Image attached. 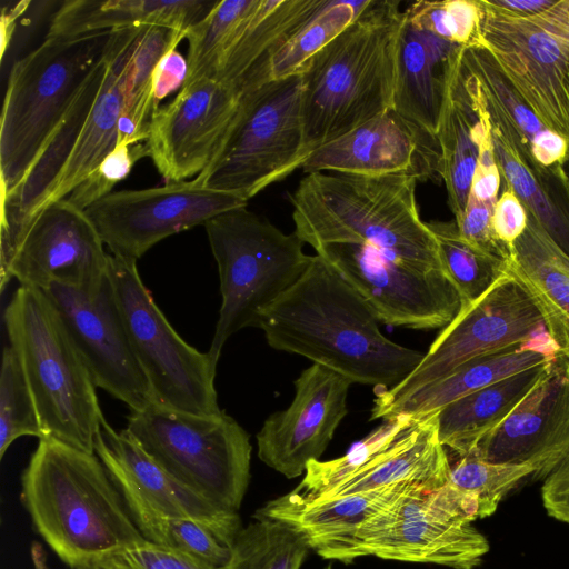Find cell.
Instances as JSON below:
<instances>
[{"label": "cell", "mask_w": 569, "mask_h": 569, "mask_svg": "<svg viewBox=\"0 0 569 569\" xmlns=\"http://www.w3.org/2000/svg\"><path fill=\"white\" fill-rule=\"evenodd\" d=\"M417 490L426 491L413 483H399L317 501H299L284 495L268 501L253 518L290 523L306 535L319 556L346 562L356 531L402 495Z\"/></svg>", "instance_id": "obj_24"}, {"label": "cell", "mask_w": 569, "mask_h": 569, "mask_svg": "<svg viewBox=\"0 0 569 569\" xmlns=\"http://www.w3.org/2000/svg\"><path fill=\"white\" fill-rule=\"evenodd\" d=\"M186 34L159 26L136 29L124 52V100L118 127V144L146 141L148 126L156 111L152 99L154 69L168 51L177 49Z\"/></svg>", "instance_id": "obj_34"}, {"label": "cell", "mask_w": 569, "mask_h": 569, "mask_svg": "<svg viewBox=\"0 0 569 569\" xmlns=\"http://www.w3.org/2000/svg\"><path fill=\"white\" fill-rule=\"evenodd\" d=\"M463 49L457 48L446 64L437 132L441 149V179L455 219L466 209L479 157L481 129L465 84Z\"/></svg>", "instance_id": "obj_28"}, {"label": "cell", "mask_w": 569, "mask_h": 569, "mask_svg": "<svg viewBox=\"0 0 569 569\" xmlns=\"http://www.w3.org/2000/svg\"><path fill=\"white\" fill-rule=\"evenodd\" d=\"M507 263L538 305L560 355L569 358V258L528 213L525 232L508 248Z\"/></svg>", "instance_id": "obj_29"}, {"label": "cell", "mask_w": 569, "mask_h": 569, "mask_svg": "<svg viewBox=\"0 0 569 569\" xmlns=\"http://www.w3.org/2000/svg\"><path fill=\"white\" fill-rule=\"evenodd\" d=\"M108 274L152 402L196 415H217V365L186 342L156 305L136 260L109 254Z\"/></svg>", "instance_id": "obj_10"}, {"label": "cell", "mask_w": 569, "mask_h": 569, "mask_svg": "<svg viewBox=\"0 0 569 569\" xmlns=\"http://www.w3.org/2000/svg\"><path fill=\"white\" fill-rule=\"evenodd\" d=\"M370 1L326 0L321 9L292 31L243 84L258 86L302 74L309 61L347 29Z\"/></svg>", "instance_id": "obj_35"}, {"label": "cell", "mask_w": 569, "mask_h": 569, "mask_svg": "<svg viewBox=\"0 0 569 569\" xmlns=\"http://www.w3.org/2000/svg\"><path fill=\"white\" fill-rule=\"evenodd\" d=\"M33 530L70 569L98 567L146 541L96 453L42 438L20 477Z\"/></svg>", "instance_id": "obj_2"}, {"label": "cell", "mask_w": 569, "mask_h": 569, "mask_svg": "<svg viewBox=\"0 0 569 569\" xmlns=\"http://www.w3.org/2000/svg\"><path fill=\"white\" fill-rule=\"evenodd\" d=\"M413 421L408 416H397L383 420L378 428L342 457L328 461H310L302 481L287 495L299 501L320 499L333 487L387 450Z\"/></svg>", "instance_id": "obj_40"}, {"label": "cell", "mask_w": 569, "mask_h": 569, "mask_svg": "<svg viewBox=\"0 0 569 569\" xmlns=\"http://www.w3.org/2000/svg\"><path fill=\"white\" fill-rule=\"evenodd\" d=\"M217 261L221 307L207 351L214 365L227 340L258 327L261 313L305 273L312 257L295 233L282 232L247 207L223 212L204 224Z\"/></svg>", "instance_id": "obj_7"}, {"label": "cell", "mask_w": 569, "mask_h": 569, "mask_svg": "<svg viewBox=\"0 0 569 569\" xmlns=\"http://www.w3.org/2000/svg\"><path fill=\"white\" fill-rule=\"evenodd\" d=\"M417 183L407 176L306 174L289 197L295 233L312 248L365 244L441 268L436 238L419 214Z\"/></svg>", "instance_id": "obj_4"}, {"label": "cell", "mask_w": 569, "mask_h": 569, "mask_svg": "<svg viewBox=\"0 0 569 569\" xmlns=\"http://www.w3.org/2000/svg\"><path fill=\"white\" fill-rule=\"evenodd\" d=\"M463 62L478 78L483 91L493 100L512 127L528 142L532 156L545 166L569 160L567 141L550 130L520 98L486 49H465Z\"/></svg>", "instance_id": "obj_36"}, {"label": "cell", "mask_w": 569, "mask_h": 569, "mask_svg": "<svg viewBox=\"0 0 569 569\" xmlns=\"http://www.w3.org/2000/svg\"><path fill=\"white\" fill-rule=\"evenodd\" d=\"M379 322L358 291L315 254L300 279L261 313L258 327L273 349L306 357L352 383L389 389L425 353L388 339Z\"/></svg>", "instance_id": "obj_1"}, {"label": "cell", "mask_w": 569, "mask_h": 569, "mask_svg": "<svg viewBox=\"0 0 569 569\" xmlns=\"http://www.w3.org/2000/svg\"><path fill=\"white\" fill-rule=\"evenodd\" d=\"M4 325L32 393L43 438L94 453L96 435L104 417L97 387L53 303L42 290L20 286L4 310Z\"/></svg>", "instance_id": "obj_5"}, {"label": "cell", "mask_w": 569, "mask_h": 569, "mask_svg": "<svg viewBox=\"0 0 569 569\" xmlns=\"http://www.w3.org/2000/svg\"><path fill=\"white\" fill-rule=\"evenodd\" d=\"M259 0L217 1L210 12L187 34L188 72L182 88L217 80L226 58Z\"/></svg>", "instance_id": "obj_37"}, {"label": "cell", "mask_w": 569, "mask_h": 569, "mask_svg": "<svg viewBox=\"0 0 569 569\" xmlns=\"http://www.w3.org/2000/svg\"><path fill=\"white\" fill-rule=\"evenodd\" d=\"M291 405L270 415L257 433L258 457L287 478L306 472L319 460L348 413L352 382L313 363L295 380Z\"/></svg>", "instance_id": "obj_21"}, {"label": "cell", "mask_w": 569, "mask_h": 569, "mask_svg": "<svg viewBox=\"0 0 569 569\" xmlns=\"http://www.w3.org/2000/svg\"><path fill=\"white\" fill-rule=\"evenodd\" d=\"M539 352L516 348L470 360L446 377L385 405H373L371 420L408 416L420 420L453 401L513 373L552 361Z\"/></svg>", "instance_id": "obj_32"}, {"label": "cell", "mask_w": 569, "mask_h": 569, "mask_svg": "<svg viewBox=\"0 0 569 569\" xmlns=\"http://www.w3.org/2000/svg\"><path fill=\"white\" fill-rule=\"evenodd\" d=\"M541 496L548 515L569 525V451L543 479Z\"/></svg>", "instance_id": "obj_48"}, {"label": "cell", "mask_w": 569, "mask_h": 569, "mask_svg": "<svg viewBox=\"0 0 569 569\" xmlns=\"http://www.w3.org/2000/svg\"><path fill=\"white\" fill-rule=\"evenodd\" d=\"M542 313L521 282L506 272L480 299L459 310L417 368L389 389H377L373 405L392 402L439 380L461 365L521 348L540 329Z\"/></svg>", "instance_id": "obj_12"}, {"label": "cell", "mask_w": 569, "mask_h": 569, "mask_svg": "<svg viewBox=\"0 0 569 569\" xmlns=\"http://www.w3.org/2000/svg\"><path fill=\"white\" fill-rule=\"evenodd\" d=\"M405 11L416 29L465 49H486L479 0H420Z\"/></svg>", "instance_id": "obj_42"}, {"label": "cell", "mask_w": 569, "mask_h": 569, "mask_svg": "<svg viewBox=\"0 0 569 569\" xmlns=\"http://www.w3.org/2000/svg\"><path fill=\"white\" fill-rule=\"evenodd\" d=\"M28 4V1H23L16 3L13 8H10V10H7V8L3 9L1 14V56L4 54L6 48L10 42V38L16 26V19L24 11Z\"/></svg>", "instance_id": "obj_51"}, {"label": "cell", "mask_w": 569, "mask_h": 569, "mask_svg": "<svg viewBox=\"0 0 569 569\" xmlns=\"http://www.w3.org/2000/svg\"><path fill=\"white\" fill-rule=\"evenodd\" d=\"M557 0H489V2L510 14L529 17L538 14L555 4Z\"/></svg>", "instance_id": "obj_50"}, {"label": "cell", "mask_w": 569, "mask_h": 569, "mask_svg": "<svg viewBox=\"0 0 569 569\" xmlns=\"http://www.w3.org/2000/svg\"><path fill=\"white\" fill-rule=\"evenodd\" d=\"M528 224V211L513 190L505 184L492 216L496 238L510 248L521 237Z\"/></svg>", "instance_id": "obj_47"}, {"label": "cell", "mask_w": 569, "mask_h": 569, "mask_svg": "<svg viewBox=\"0 0 569 569\" xmlns=\"http://www.w3.org/2000/svg\"><path fill=\"white\" fill-rule=\"evenodd\" d=\"M326 569H331V566H330V565H328V566L326 567Z\"/></svg>", "instance_id": "obj_53"}, {"label": "cell", "mask_w": 569, "mask_h": 569, "mask_svg": "<svg viewBox=\"0 0 569 569\" xmlns=\"http://www.w3.org/2000/svg\"><path fill=\"white\" fill-rule=\"evenodd\" d=\"M550 363L513 373L439 410L436 415L442 446L459 458L470 455L537 387Z\"/></svg>", "instance_id": "obj_31"}, {"label": "cell", "mask_w": 569, "mask_h": 569, "mask_svg": "<svg viewBox=\"0 0 569 569\" xmlns=\"http://www.w3.org/2000/svg\"><path fill=\"white\" fill-rule=\"evenodd\" d=\"M88 569H100V568L93 567V568H88Z\"/></svg>", "instance_id": "obj_54"}, {"label": "cell", "mask_w": 569, "mask_h": 569, "mask_svg": "<svg viewBox=\"0 0 569 569\" xmlns=\"http://www.w3.org/2000/svg\"><path fill=\"white\" fill-rule=\"evenodd\" d=\"M313 249L358 291L380 322L445 328L460 310L459 293L441 268L390 258L365 244L328 243Z\"/></svg>", "instance_id": "obj_13"}, {"label": "cell", "mask_w": 569, "mask_h": 569, "mask_svg": "<svg viewBox=\"0 0 569 569\" xmlns=\"http://www.w3.org/2000/svg\"><path fill=\"white\" fill-rule=\"evenodd\" d=\"M148 157L144 142L121 143L109 153L98 168L83 180L66 199L78 208L88 207L112 192V188L127 178L133 164Z\"/></svg>", "instance_id": "obj_45"}, {"label": "cell", "mask_w": 569, "mask_h": 569, "mask_svg": "<svg viewBox=\"0 0 569 569\" xmlns=\"http://www.w3.org/2000/svg\"><path fill=\"white\" fill-rule=\"evenodd\" d=\"M459 48L407 22L402 30L393 104L398 113L437 136L446 64Z\"/></svg>", "instance_id": "obj_30"}, {"label": "cell", "mask_w": 569, "mask_h": 569, "mask_svg": "<svg viewBox=\"0 0 569 569\" xmlns=\"http://www.w3.org/2000/svg\"><path fill=\"white\" fill-rule=\"evenodd\" d=\"M247 203L194 178L112 191L84 211L111 254L137 261L159 241Z\"/></svg>", "instance_id": "obj_14"}, {"label": "cell", "mask_w": 569, "mask_h": 569, "mask_svg": "<svg viewBox=\"0 0 569 569\" xmlns=\"http://www.w3.org/2000/svg\"><path fill=\"white\" fill-rule=\"evenodd\" d=\"M86 211L61 199L31 219L14 252L9 274L40 290L60 283L89 295L108 278L109 253Z\"/></svg>", "instance_id": "obj_19"}, {"label": "cell", "mask_w": 569, "mask_h": 569, "mask_svg": "<svg viewBox=\"0 0 569 569\" xmlns=\"http://www.w3.org/2000/svg\"><path fill=\"white\" fill-rule=\"evenodd\" d=\"M94 453L147 541L153 542L160 526L174 518L201 521L230 545L243 528L239 512L216 506L178 481L126 429L116 431L104 417L96 435Z\"/></svg>", "instance_id": "obj_15"}, {"label": "cell", "mask_w": 569, "mask_h": 569, "mask_svg": "<svg viewBox=\"0 0 569 569\" xmlns=\"http://www.w3.org/2000/svg\"><path fill=\"white\" fill-rule=\"evenodd\" d=\"M310 549L308 538L295 526L254 518L239 532L223 569H300Z\"/></svg>", "instance_id": "obj_39"}, {"label": "cell", "mask_w": 569, "mask_h": 569, "mask_svg": "<svg viewBox=\"0 0 569 569\" xmlns=\"http://www.w3.org/2000/svg\"><path fill=\"white\" fill-rule=\"evenodd\" d=\"M187 72V59L177 49L168 51L160 59L152 78V99L156 110L161 100L183 87Z\"/></svg>", "instance_id": "obj_49"}, {"label": "cell", "mask_w": 569, "mask_h": 569, "mask_svg": "<svg viewBox=\"0 0 569 569\" xmlns=\"http://www.w3.org/2000/svg\"><path fill=\"white\" fill-rule=\"evenodd\" d=\"M301 169L306 174L407 176L418 182L442 181L437 136L392 108L317 148Z\"/></svg>", "instance_id": "obj_20"}, {"label": "cell", "mask_w": 569, "mask_h": 569, "mask_svg": "<svg viewBox=\"0 0 569 569\" xmlns=\"http://www.w3.org/2000/svg\"><path fill=\"white\" fill-rule=\"evenodd\" d=\"M42 291L58 310L96 387L124 402L131 411L152 402L109 274L94 295L56 282Z\"/></svg>", "instance_id": "obj_17"}, {"label": "cell", "mask_w": 569, "mask_h": 569, "mask_svg": "<svg viewBox=\"0 0 569 569\" xmlns=\"http://www.w3.org/2000/svg\"><path fill=\"white\" fill-rule=\"evenodd\" d=\"M479 3L486 50L527 106L569 146V0L529 17L489 0Z\"/></svg>", "instance_id": "obj_11"}, {"label": "cell", "mask_w": 569, "mask_h": 569, "mask_svg": "<svg viewBox=\"0 0 569 569\" xmlns=\"http://www.w3.org/2000/svg\"><path fill=\"white\" fill-rule=\"evenodd\" d=\"M136 29L113 31L102 86L44 206L67 198L118 146V127L124 100V52Z\"/></svg>", "instance_id": "obj_26"}, {"label": "cell", "mask_w": 569, "mask_h": 569, "mask_svg": "<svg viewBox=\"0 0 569 569\" xmlns=\"http://www.w3.org/2000/svg\"><path fill=\"white\" fill-rule=\"evenodd\" d=\"M532 475L533 469L526 465L495 463L469 455L451 467L447 483L475 503L478 518H486L509 491Z\"/></svg>", "instance_id": "obj_41"}, {"label": "cell", "mask_w": 569, "mask_h": 569, "mask_svg": "<svg viewBox=\"0 0 569 569\" xmlns=\"http://www.w3.org/2000/svg\"><path fill=\"white\" fill-rule=\"evenodd\" d=\"M485 92V91H483ZM490 136L502 181L510 187L545 231L569 258V172L563 164L545 166L487 93Z\"/></svg>", "instance_id": "obj_23"}, {"label": "cell", "mask_w": 569, "mask_h": 569, "mask_svg": "<svg viewBox=\"0 0 569 569\" xmlns=\"http://www.w3.org/2000/svg\"><path fill=\"white\" fill-rule=\"evenodd\" d=\"M126 430L178 481L216 506L239 512L250 481L248 432L223 410L196 415L150 402Z\"/></svg>", "instance_id": "obj_8"}, {"label": "cell", "mask_w": 569, "mask_h": 569, "mask_svg": "<svg viewBox=\"0 0 569 569\" xmlns=\"http://www.w3.org/2000/svg\"><path fill=\"white\" fill-rule=\"evenodd\" d=\"M31 558L34 569H49L47 565L46 553L42 547L37 542H33L31 546Z\"/></svg>", "instance_id": "obj_52"}, {"label": "cell", "mask_w": 569, "mask_h": 569, "mask_svg": "<svg viewBox=\"0 0 569 569\" xmlns=\"http://www.w3.org/2000/svg\"><path fill=\"white\" fill-rule=\"evenodd\" d=\"M152 543L176 549L217 568L229 563L233 548L207 525L189 518L166 520Z\"/></svg>", "instance_id": "obj_44"}, {"label": "cell", "mask_w": 569, "mask_h": 569, "mask_svg": "<svg viewBox=\"0 0 569 569\" xmlns=\"http://www.w3.org/2000/svg\"><path fill=\"white\" fill-rule=\"evenodd\" d=\"M567 164H568V168H569V162ZM568 172H569V170H568Z\"/></svg>", "instance_id": "obj_55"}, {"label": "cell", "mask_w": 569, "mask_h": 569, "mask_svg": "<svg viewBox=\"0 0 569 569\" xmlns=\"http://www.w3.org/2000/svg\"><path fill=\"white\" fill-rule=\"evenodd\" d=\"M113 31L47 38L8 77L0 126L1 198L26 178L79 90L104 57Z\"/></svg>", "instance_id": "obj_6"}, {"label": "cell", "mask_w": 569, "mask_h": 569, "mask_svg": "<svg viewBox=\"0 0 569 569\" xmlns=\"http://www.w3.org/2000/svg\"><path fill=\"white\" fill-rule=\"evenodd\" d=\"M427 226L436 238L441 268L459 293L460 310L473 305L508 271L507 258L468 242L455 220Z\"/></svg>", "instance_id": "obj_38"}, {"label": "cell", "mask_w": 569, "mask_h": 569, "mask_svg": "<svg viewBox=\"0 0 569 569\" xmlns=\"http://www.w3.org/2000/svg\"><path fill=\"white\" fill-rule=\"evenodd\" d=\"M568 451L569 358L558 355L537 387L470 455L495 463L526 465L535 479H545Z\"/></svg>", "instance_id": "obj_22"}, {"label": "cell", "mask_w": 569, "mask_h": 569, "mask_svg": "<svg viewBox=\"0 0 569 569\" xmlns=\"http://www.w3.org/2000/svg\"><path fill=\"white\" fill-rule=\"evenodd\" d=\"M326 0H259L228 53L217 78L242 88L268 56L299 26L310 19Z\"/></svg>", "instance_id": "obj_33"}, {"label": "cell", "mask_w": 569, "mask_h": 569, "mask_svg": "<svg viewBox=\"0 0 569 569\" xmlns=\"http://www.w3.org/2000/svg\"><path fill=\"white\" fill-rule=\"evenodd\" d=\"M244 89L218 80L187 88L152 114L148 157L170 181L200 174L214 159L238 114Z\"/></svg>", "instance_id": "obj_18"}, {"label": "cell", "mask_w": 569, "mask_h": 569, "mask_svg": "<svg viewBox=\"0 0 569 569\" xmlns=\"http://www.w3.org/2000/svg\"><path fill=\"white\" fill-rule=\"evenodd\" d=\"M399 0H371L302 72L305 139L317 148L392 108L406 11Z\"/></svg>", "instance_id": "obj_3"}, {"label": "cell", "mask_w": 569, "mask_h": 569, "mask_svg": "<svg viewBox=\"0 0 569 569\" xmlns=\"http://www.w3.org/2000/svg\"><path fill=\"white\" fill-rule=\"evenodd\" d=\"M489 542L471 522L456 519L417 490L402 495L355 533L346 562L363 556L472 569Z\"/></svg>", "instance_id": "obj_16"}, {"label": "cell", "mask_w": 569, "mask_h": 569, "mask_svg": "<svg viewBox=\"0 0 569 569\" xmlns=\"http://www.w3.org/2000/svg\"><path fill=\"white\" fill-rule=\"evenodd\" d=\"M23 436L41 439L43 431L19 357L9 345L3 349L0 373V459Z\"/></svg>", "instance_id": "obj_43"}, {"label": "cell", "mask_w": 569, "mask_h": 569, "mask_svg": "<svg viewBox=\"0 0 569 569\" xmlns=\"http://www.w3.org/2000/svg\"><path fill=\"white\" fill-rule=\"evenodd\" d=\"M217 1L206 0H69L53 14L47 38L159 26L188 32Z\"/></svg>", "instance_id": "obj_27"}, {"label": "cell", "mask_w": 569, "mask_h": 569, "mask_svg": "<svg viewBox=\"0 0 569 569\" xmlns=\"http://www.w3.org/2000/svg\"><path fill=\"white\" fill-rule=\"evenodd\" d=\"M97 568L100 569H223L212 567L176 549L144 541L118 553Z\"/></svg>", "instance_id": "obj_46"}, {"label": "cell", "mask_w": 569, "mask_h": 569, "mask_svg": "<svg viewBox=\"0 0 569 569\" xmlns=\"http://www.w3.org/2000/svg\"><path fill=\"white\" fill-rule=\"evenodd\" d=\"M302 94V74L244 88L228 136L197 180L249 201L301 168L311 154L305 139Z\"/></svg>", "instance_id": "obj_9"}, {"label": "cell", "mask_w": 569, "mask_h": 569, "mask_svg": "<svg viewBox=\"0 0 569 569\" xmlns=\"http://www.w3.org/2000/svg\"><path fill=\"white\" fill-rule=\"evenodd\" d=\"M450 470L446 449L439 440L435 413L415 420L387 450L318 500L399 483H413L431 492L448 482Z\"/></svg>", "instance_id": "obj_25"}]
</instances>
